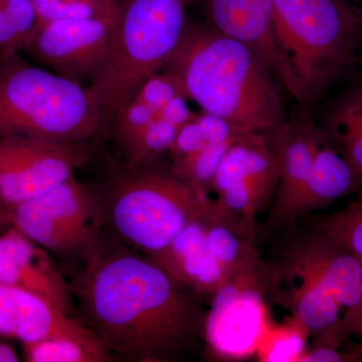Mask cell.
I'll return each instance as SVG.
<instances>
[{
    "instance_id": "21",
    "label": "cell",
    "mask_w": 362,
    "mask_h": 362,
    "mask_svg": "<svg viewBox=\"0 0 362 362\" xmlns=\"http://www.w3.org/2000/svg\"><path fill=\"white\" fill-rule=\"evenodd\" d=\"M23 344L30 362H107L114 357L98 337H51Z\"/></svg>"
},
{
    "instance_id": "15",
    "label": "cell",
    "mask_w": 362,
    "mask_h": 362,
    "mask_svg": "<svg viewBox=\"0 0 362 362\" xmlns=\"http://www.w3.org/2000/svg\"><path fill=\"white\" fill-rule=\"evenodd\" d=\"M0 335L23 343L45 338L96 335L44 297L0 283Z\"/></svg>"
},
{
    "instance_id": "8",
    "label": "cell",
    "mask_w": 362,
    "mask_h": 362,
    "mask_svg": "<svg viewBox=\"0 0 362 362\" xmlns=\"http://www.w3.org/2000/svg\"><path fill=\"white\" fill-rule=\"evenodd\" d=\"M105 223L103 199L75 175L13 209V226L61 255L96 254Z\"/></svg>"
},
{
    "instance_id": "28",
    "label": "cell",
    "mask_w": 362,
    "mask_h": 362,
    "mask_svg": "<svg viewBox=\"0 0 362 362\" xmlns=\"http://www.w3.org/2000/svg\"><path fill=\"white\" fill-rule=\"evenodd\" d=\"M13 226V211L0 202V230Z\"/></svg>"
},
{
    "instance_id": "16",
    "label": "cell",
    "mask_w": 362,
    "mask_h": 362,
    "mask_svg": "<svg viewBox=\"0 0 362 362\" xmlns=\"http://www.w3.org/2000/svg\"><path fill=\"white\" fill-rule=\"evenodd\" d=\"M283 274L286 277L299 279L300 284L292 286L289 291L280 289L275 303L282 305L291 312L293 320L312 338V345L340 349L349 334L334 298L317 279L308 274L300 272H283Z\"/></svg>"
},
{
    "instance_id": "7",
    "label": "cell",
    "mask_w": 362,
    "mask_h": 362,
    "mask_svg": "<svg viewBox=\"0 0 362 362\" xmlns=\"http://www.w3.org/2000/svg\"><path fill=\"white\" fill-rule=\"evenodd\" d=\"M282 269L263 259L233 274L213 297L204 337L216 358H243L258 349L263 337L267 300L275 301L283 283Z\"/></svg>"
},
{
    "instance_id": "6",
    "label": "cell",
    "mask_w": 362,
    "mask_h": 362,
    "mask_svg": "<svg viewBox=\"0 0 362 362\" xmlns=\"http://www.w3.org/2000/svg\"><path fill=\"white\" fill-rule=\"evenodd\" d=\"M106 221L135 251L152 259L213 199L169 173L129 170L112 185L103 201Z\"/></svg>"
},
{
    "instance_id": "4",
    "label": "cell",
    "mask_w": 362,
    "mask_h": 362,
    "mask_svg": "<svg viewBox=\"0 0 362 362\" xmlns=\"http://www.w3.org/2000/svg\"><path fill=\"white\" fill-rule=\"evenodd\" d=\"M103 131L87 87L0 52V138L81 144Z\"/></svg>"
},
{
    "instance_id": "24",
    "label": "cell",
    "mask_w": 362,
    "mask_h": 362,
    "mask_svg": "<svg viewBox=\"0 0 362 362\" xmlns=\"http://www.w3.org/2000/svg\"><path fill=\"white\" fill-rule=\"evenodd\" d=\"M312 225L340 243L362 262V197L335 213L317 216Z\"/></svg>"
},
{
    "instance_id": "29",
    "label": "cell",
    "mask_w": 362,
    "mask_h": 362,
    "mask_svg": "<svg viewBox=\"0 0 362 362\" xmlns=\"http://www.w3.org/2000/svg\"><path fill=\"white\" fill-rule=\"evenodd\" d=\"M18 361H20V358L13 347L7 344H0V362Z\"/></svg>"
},
{
    "instance_id": "5",
    "label": "cell",
    "mask_w": 362,
    "mask_h": 362,
    "mask_svg": "<svg viewBox=\"0 0 362 362\" xmlns=\"http://www.w3.org/2000/svg\"><path fill=\"white\" fill-rule=\"evenodd\" d=\"M273 30L301 103L354 63L362 44V26L341 0H274Z\"/></svg>"
},
{
    "instance_id": "19",
    "label": "cell",
    "mask_w": 362,
    "mask_h": 362,
    "mask_svg": "<svg viewBox=\"0 0 362 362\" xmlns=\"http://www.w3.org/2000/svg\"><path fill=\"white\" fill-rule=\"evenodd\" d=\"M187 99V96L173 98L145 128L124 156L128 170L144 168L154 157L169 152L181 127L194 115L188 107Z\"/></svg>"
},
{
    "instance_id": "14",
    "label": "cell",
    "mask_w": 362,
    "mask_h": 362,
    "mask_svg": "<svg viewBox=\"0 0 362 362\" xmlns=\"http://www.w3.org/2000/svg\"><path fill=\"white\" fill-rule=\"evenodd\" d=\"M0 283L44 297L71 315L70 286L47 250L14 226L0 235Z\"/></svg>"
},
{
    "instance_id": "3",
    "label": "cell",
    "mask_w": 362,
    "mask_h": 362,
    "mask_svg": "<svg viewBox=\"0 0 362 362\" xmlns=\"http://www.w3.org/2000/svg\"><path fill=\"white\" fill-rule=\"evenodd\" d=\"M197 0H116L118 20L106 63L87 87L103 130L113 127L140 86L163 70Z\"/></svg>"
},
{
    "instance_id": "12",
    "label": "cell",
    "mask_w": 362,
    "mask_h": 362,
    "mask_svg": "<svg viewBox=\"0 0 362 362\" xmlns=\"http://www.w3.org/2000/svg\"><path fill=\"white\" fill-rule=\"evenodd\" d=\"M268 135L277 158L279 185L264 230L286 226L288 213L310 175L317 149L325 137L305 112L287 119Z\"/></svg>"
},
{
    "instance_id": "26",
    "label": "cell",
    "mask_w": 362,
    "mask_h": 362,
    "mask_svg": "<svg viewBox=\"0 0 362 362\" xmlns=\"http://www.w3.org/2000/svg\"><path fill=\"white\" fill-rule=\"evenodd\" d=\"M306 331L290 317L287 324L262 337L259 343V357L262 361L299 362L307 345Z\"/></svg>"
},
{
    "instance_id": "23",
    "label": "cell",
    "mask_w": 362,
    "mask_h": 362,
    "mask_svg": "<svg viewBox=\"0 0 362 362\" xmlns=\"http://www.w3.org/2000/svg\"><path fill=\"white\" fill-rule=\"evenodd\" d=\"M40 26L33 0H0V52H23Z\"/></svg>"
},
{
    "instance_id": "20",
    "label": "cell",
    "mask_w": 362,
    "mask_h": 362,
    "mask_svg": "<svg viewBox=\"0 0 362 362\" xmlns=\"http://www.w3.org/2000/svg\"><path fill=\"white\" fill-rule=\"evenodd\" d=\"M321 129L362 181V85L338 100Z\"/></svg>"
},
{
    "instance_id": "10",
    "label": "cell",
    "mask_w": 362,
    "mask_h": 362,
    "mask_svg": "<svg viewBox=\"0 0 362 362\" xmlns=\"http://www.w3.org/2000/svg\"><path fill=\"white\" fill-rule=\"evenodd\" d=\"M87 157L82 143L0 138V202L13 211L71 177Z\"/></svg>"
},
{
    "instance_id": "22",
    "label": "cell",
    "mask_w": 362,
    "mask_h": 362,
    "mask_svg": "<svg viewBox=\"0 0 362 362\" xmlns=\"http://www.w3.org/2000/svg\"><path fill=\"white\" fill-rule=\"evenodd\" d=\"M206 247L230 276L262 259L257 250L256 239L218 220L214 213L207 228Z\"/></svg>"
},
{
    "instance_id": "18",
    "label": "cell",
    "mask_w": 362,
    "mask_h": 362,
    "mask_svg": "<svg viewBox=\"0 0 362 362\" xmlns=\"http://www.w3.org/2000/svg\"><path fill=\"white\" fill-rule=\"evenodd\" d=\"M177 96H187V90L180 78L168 71L154 74L140 86L112 127L123 156L165 105Z\"/></svg>"
},
{
    "instance_id": "30",
    "label": "cell",
    "mask_w": 362,
    "mask_h": 362,
    "mask_svg": "<svg viewBox=\"0 0 362 362\" xmlns=\"http://www.w3.org/2000/svg\"><path fill=\"white\" fill-rule=\"evenodd\" d=\"M362 26V0H341Z\"/></svg>"
},
{
    "instance_id": "17",
    "label": "cell",
    "mask_w": 362,
    "mask_h": 362,
    "mask_svg": "<svg viewBox=\"0 0 362 362\" xmlns=\"http://www.w3.org/2000/svg\"><path fill=\"white\" fill-rule=\"evenodd\" d=\"M361 187L362 181L325 135L317 149L310 175L288 213L286 226L294 225L305 214L324 209Z\"/></svg>"
},
{
    "instance_id": "31",
    "label": "cell",
    "mask_w": 362,
    "mask_h": 362,
    "mask_svg": "<svg viewBox=\"0 0 362 362\" xmlns=\"http://www.w3.org/2000/svg\"><path fill=\"white\" fill-rule=\"evenodd\" d=\"M356 352L357 354V356H358V361H362V342L358 347H357Z\"/></svg>"
},
{
    "instance_id": "2",
    "label": "cell",
    "mask_w": 362,
    "mask_h": 362,
    "mask_svg": "<svg viewBox=\"0 0 362 362\" xmlns=\"http://www.w3.org/2000/svg\"><path fill=\"white\" fill-rule=\"evenodd\" d=\"M163 70L180 78L202 111L244 132L271 134L287 120L280 87L265 62L213 26L187 23Z\"/></svg>"
},
{
    "instance_id": "27",
    "label": "cell",
    "mask_w": 362,
    "mask_h": 362,
    "mask_svg": "<svg viewBox=\"0 0 362 362\" xmlns=\"http://www.w3.org/2000/svg\"><path fill=\"white\" fill-rule=\"evenodd\" d=\"M358 361L356 351L344 354L339 349L327 345L309 344L299 362H352Z\"/></svg>"
},
{
    "instance_id": "25",
    "label": "cell",
    "mask_w": 362,
    "mask_h": 362,
    "mask_svg": "<svg viewBox=\"0 0 362 362\" xmlns=\"http://www.w3.org/2000/svg\"><path fill=\"white\" fill-rule=\"evenodd\" d=\"M40 25L49 21L107 18L118 14L116 0H33Z\"/></svg>"
},
{
    "instance_id": "1",
    "label": "cell",
    "mask_w": 362,
    "mask_h": 362,
    "mask_svg": "<svg viewBox=\"0 0 362 362\" xmlns=\"http://www.w3.org/2000/svg\"><path fill=\"white\" fill-rule=\"evenodd\" d=\"M70 287L82 322L114 356L173 361L204 334L201 306L148 257L98 252Z\"/></svg>"
},
{
    "instance_id": "9",
    "label": "cell",
    "mask_w": 362,
    "mask_h": 362,
    "mask_svg": "<svg viewBox=\"0 0 362 362\" xmlns=\"http://www.w3.org/2000/svg\"><path fill=\"white\" fill-rule=\"evenodd\" d=\"M277 263L285 273L308 274L334 298L349 337L362 339V262L321 230L300 233L288 240Z\"/></svg>"
},
{
    "instance_id": "13",
    "label": "cell",
    "mask_w": 362,
    "mask_h": 362,
    "mask_svg": "<svg viewBox=\"0 0 362 362\" xmlns=\"http://www.w3.org/2000/svg\"><path fill=\"white\" fill-rule=\"evenodd\" d=\"M209 25L244 42L265 62L276 80L293 96L289 73L276 44L274 0H204Z\"/></svg>"
},
{
    "instance_id": "11",
    "label": "cell",
    "mask_w": 362,
    "mask_h": 362,
    "mask_svg": "<svg viewBox=\"0 0 362 362\" xmlns=\"http://www.w3.org/2000/svg\"><path fill=\"white\" fill-rule=\"evenodd\" d=\"M117 20L118 14L42 23L23 52L47 70L90 85L110 54Z\"/></svg>"
}]
</instances>
